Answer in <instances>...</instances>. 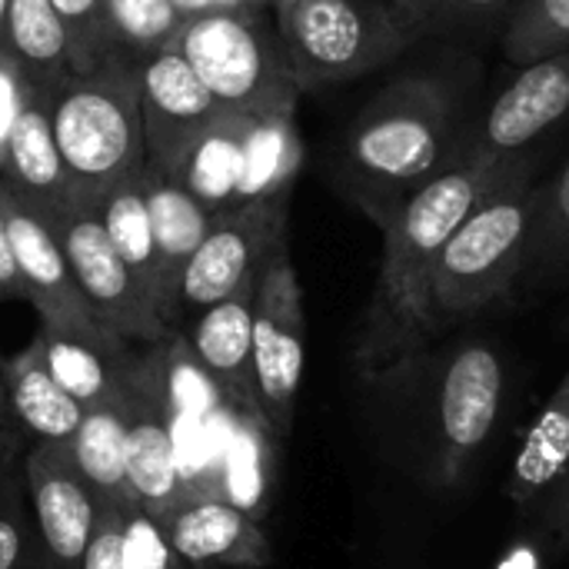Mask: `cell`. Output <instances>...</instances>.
Masks as SVG:
<instances>
[{"label":"cell","instance_id":"9c48e42d","mask_svg":"<svg viewBox=\"0 0 569 569\" xmlns=\"http://www.w3.org/2000/svg\"><path fill=\"white\" fill-rule=\"evenodd\" d=\"M290 193L240 203L217 217L177 283V330L187 317L233 297L260 280L267 257L287 240Z\"/></svg>","mask_w":569,"mask_h":569},{"label":"cell","instance_id":"6da1fadb","mask_svg":"<svg viewBox=\"0 0 569 569\" xmlns=\"http://www.w3.org/2000/svg\"><path fill=\"white\" fill-rule=\"evenodd\" d=\"M357 383L390 467L427 497H453L507 413L510 367L490 337L457 330Z\"/></svg>","mask_w":569,"mask_h":569},{"label":"cell","instance_id":"836d02e7","mask_svg":"<svg viewBox=\"0 0 569 569\" xmlns=\"http://www.w3.org/2000/svg\"><path fill=\"white\" fill-rule=\"evenodd\" d=\"M57 10L67 43H70V70H90L110 53H117V40L107 17V0H50Z\"/></svg>","mask_w":569,"mask_h":569},{"label":"cell","instance_id":"d590c367","mask_svg":"<svg viewBox=\"0 0 569 569\" xmlns=\"http://www.w3.org/2000/svg\"><path fill=\"white\" fill-rule=\"evenodd\" d=\"M123 503L127 500H100L97 523L87 547L83 569H127L123 560Z\"/></svg>","mask_w":569,"mask_h":569},{"label":"cell","instance_id":"484cf974","mask_svg":"<svg viewBox=\"0 0 569 569\" xmlns=\"http://www.w3.org/2000/svg\"><path fill=\"white\" fill-rule=\"evenodd\" d=\"M127 423H130V373L117 393L83 410V423L70 443L73 460L97 500H133L127 483Z\"/></svg>","mask_w":569,"mask_h":569},{"label":"cell","instance_id":"ac0fdd59","mask_svg":"<svg viewBox=\"0 0 569 569\" xmlns=\"http://www.w3.org/2000/svg\"><path fill=\"white\" fill-rule=\"evenodd\" d=\"M253 293L257 283L190 317L187 347L217 393L237 407H260L253 380Z\"/></svg>","mask_w":569,"mask_h":569},{"label":"cell","instance_id":"4316f807","mask_svg":"<svg viewBox=\"0 0 569 569\" xmlns=\"http://www.w3.org/2000/svg\"><path fill=\"white\" fill-rule=\"evenodd\" d=\"M569 283V157L550 177L537 180V210L530 223V247L520 293H543Z\"/></svg>","mask_w":569,"mask_h":569},{"label":"cell","instance_id":"83f0119b","mask_svg":"<svg viewBox=\"0 0 569 569\" xmlns=\"http://www.w3.org/2000/svg\"><path fill=\"white\" fill-rule=\"evenodd\" d=\"M303 147L297 137L293 113L253 117L243 150V177L237 187V207L290 193L293 177L300 170Z\"/></svg>","mask_w":569,"mask_h":569},{"label":"cell","instance_id":"ab89813d","mask_svg":"<svg viewBox=\"0 0 569 569\" xmlns=\"http://www.w3.org/2000/svg\"><path fill=\"white\" fill-rule=\"evenodd\" d=\"M553 553L547 550V543L537 533H527L523 540L510 543V550L500 557V563L493 569H550Z\"/></svg>","mask_w":569,"mask_h":569},{"label":"cell","instance_id":"8d00e7d4","mask_svg":"<svg viewBox=\"0 0 569 569\" xmlns=\"http://www.w3.org/2000/svg\"><path fill=\"white\" fill-rule=\"evenodd\" d=\"M30 97H33V83H30L27 70L0 43V173H3V160H7L10 130H13V123H17V117H20V110L27 107Z\"/></svg>","mask_w":569,"mask_h":569},{"label":"cell","instance_id":"f1b7e54d","mask_svg":"<svg viewBox=\"0 0 569 569\" xmlns=\"http://www.w3.org/2000/svg\"><path fill=\"white\" fill-rule=\"evenodd\" d=\"M0 43L20 60L33 87L57 83L70 73L67 30L50 0H10Z\"/></svg>","mask_w":569,"mask_h":569},{"label":"cell","instance_id":"30bf717a","mask_svg":"<svg viewBox=\"0 0 569 569\" xmlns=\"http://www.w3.org/2000/svg\"><path fill=\"white\" fill-rule=\"evenodd\" d=\"M47 227L57 237L80 293L107 330H113L127 343H160L173 333L130 273V267L113 250L97 207L70 203L53 220H47Z\"/></svg>","mask_w":569,"mask_h":569},{"label":"cell","instance_id":"52a82bcc","mask_svg":"<svg viewBox=\"0 0 569 569\" xmlns=\"http://www.w3.org/2000/svg\"><path fill=\"white\" fill-rule=\"evenodd\" d=\"M273 27L300 93L360 80L417 47L390 0H277Z\"/></svg>","mask_w":569,"mask_h":569},{"label":"cell","instance_id":"5b68a950","mask_svg":"<svg viewBox=\"0 0 569 569\" xmlns=\"http://www.w3.org/2000/svg\"><path fill=\"white\" fill-rule=\"evenodd\" d=\"M50 127L77 203L97 207L107 190L147 167L140 83L133 57L117 50L50 87Z\"/></svg>","mask_w":569,"mask_h":569},{"label":"cell","instance_id":"8fae6325","mask_svg":"<svg viewBox=\"0 0 569 569\" xmlns=\"http://www.w3.org/2000/svg\"><path fill=\"white\" fill-rule=\"evenodd\" d=\"M569 120V50L517 63L510 83L480 107L470 150L493 170L533 163V147Z\"/></svg>","mask_w":569,"mask_h":569},{"label":"cell","instance_id":"4fadbf2b","mask_svg":"<svg viewBox=\"0 0 569 569\" xmlns=\"http://www.w3.org/2000/svg\"><path fill=\"white\" fill-rule=\"evenodd\" d=\"M0 213L7 220V233H10L13 257L23 277L27 303L37 310L40 327L53 333L83 337V340H123L113 330H107L90 310L50 227L3 183H0Z\"/></svg>","mask_w":569,"mask_h":569},{"label":"cell","instance_id":"1f68e13d","mask_svg":"<svg viewBox=\"0 0 569 569\" xmlns=\"http://www.w3.org/2000/svg\"><path fill=\"white\" fill-rule=\"evenodd\" d=\"M569 50V0H520L503 27V53L510 63H527Z\"/></svg>","mask_w":569,"mask_h":569},{"label":"cell","instance_id":"44dd1931","mask_svg":"<svg viewBox=\"0 0 569 569\" xmlns=\"http://www.w3.org/2000/svg\"><path fill=\"white\" fill-rule=\"evenodd\" d=\"M253 117L220 110L197 140L183 150L177 167L167 173L187 187L210 213H227L237 207V187L243 177V150Z\"/></svg>","mask_w":569,"mask_h":569},{"label":"cell","instance_id":"2e32d148","mask_svg":"<svg viewBox=\"0 0 569 569\" xmlns=\"http://www.w3.org/2000/svg\"><path fill=\"white\" fill-rule=\"evenodd\" d=\"M163 527L173 569H263L273 563L263 523L227 500H190Z\"/></svg>","mask_w":569,"mask_h":569},{"label":"cell","instance_id":"e575fe53","mask_svg":"<svg viewBox=\"0 0 569 569\" xmlns=\"http://www.w3.org/2000/svg\"><path fill=\"white\" fill-rule=\"evenodd\" d=\"M123 560L127 569H173L167 527L133 500L123 503Z\"/></svg>","mask_w":569,"mask_h":569},{"label":"cell","instance_id":"60d3db41","mask_svg":"<svg viewBox=\"0 0 569 569\" xmlns=\"http://www.w3.org/2000/svg\"><path fill=\"white\" fill-rule=\"evenodd\" d=\"M10 300H27V290H23V277H20L17 257H13L7 220L0 213V303H10Z\"/></svg>","mask_w":569,"mask_h":569},{"label":"cell","instance_id":"9a60e30c","mask_svg":"<svg viewBox=\"0 0 569 569\" xmlns=\"http://www.w3.org/2000/svg\"><path fill=\"white\" fill-rule=\"evenodd\" d=\"M23 477L53 569H83L100 500L80 473L70 443H33Z\"/></svg>","mask_w":569,"mask_h":569},{"label":"cell","instance_id":"3957f363","mask_svg":"<svg viewBox=\"0 0 569 569\" xmlns=\"http://www.w3.org/2000/svg\"><path fill=\"white\" fill-rule=\"evenodd\" d=\"M497 177L500 170H493L470 150L460 163H453L433 183L417 190L380 227V270L350 350L357 377H370L423 347L427 287L437 257L453 227L497 183Z\"/></svg>","mask_w":569,"mask_h":569},{"label":"cell","instance_id":"d6986e66","mask_svg":"<svg viewBox=\"0 0 569 569\" xmlns=\"http://www.w3.org/2000/svg\"><path fill=\"white\" fill-rule=\"evenodd\" d=\"M50 87L53 83L33 87V97L27 100L10 130L7 160L0 173V183L13 197H20L43 223L77 203L50 127Z\"/></svg>","mask_w":569,"mask_h":569},{"label":"cell","instance_id":"603a6c76","mask_svg":"<svg viewBox=\"0 0 569 569\" xmlns=\"http://www.w3.org/2000/svg\"><path fill=\"white\" fill-rule=\"evenodd\" d=\"M140 190L147 200L153 240H157L160 263H163V280H167V290L173 300V327H177L180 273L190 263V257L197 253V247L203 243V237L210 233V227L217 223V213H210L187 187H180L173 177H167L157 167H143Z\"/></svg>","mask_w":569,"mask_h":569},{"label":"cell","instance_id":"cb8c5ba5","mask_svg":"<svg viewBox=\"0 0 569 569\" xmlns=\"http://www.w3.org/2000/svg\"><path fill=\"white\" fill-rule=\"evenodd\" d=\"M97 210H100V220H103V230H107L113 250L130 267V273L143 287V293L150 297L157 313L167 320V327L177 330L173 327V300H170L167 280H163V263H160V250L153 240L140 177H130V180L117 183L113 190H107L100 197Z\"/></svg>","mask_w":569,"mask_h":569},{"label":"cell","instance_id":"74e56055","mask_svg":"<svg viewBox=\"0 0 569 569\" xmlns=\"http://www.w3.org/2000/svg\"><path fill=\"white\" fill-rule=\"evenodd\" d=\"M530 520H533V533L547 543L553 560L569 553V467Z\"/></svg>","mask_w":569,"mask_h":569},{"label":"cell","instance_id":"d6a6232c","mask_svg":"<svg viewBox=\"0 0 569 569\" xmlns=\"http://www.w3.org/2000/svg\"><path fill=\"white\" fill-rule=\"evenodd\" d=\"M0 569H53L33 507L27 510L7 470H0Z\"/></svg>","mask_w":569,"mask_h":569},{"label":"cell","instance_id":"d4e9b609","mask_svg":"<svg viewBox=\"0 0 569 569\" xmlns=\"http://www.w3.org/2000/svg\"><path fill=\"white\" fill-rule=\"evenodd\" d=\"M37 343L57 383L87 410L117 393L130 373L137 343L127 340H83L70 333L37 330Z\"/></svg>","mask_w":569,"mask_h":569},{"label":"cell","instance_id":"277c9868","mask_svg":"<svg viewBox=\"0 0 569 569\" xmlns=\"http://www.w3.org/2000/svg\"><path fill=\"white\" fill-rule=\"evenodd\" d=\"M533 210V163H523L500 173L497 183L463 213L430 273L423 347L463 330L487 310L517 297Z\"/></svg>","mask_w":569,"mask_h":569},{"label":"cell","instance_id":"4dcf8cb0","mask_svg":"<svg viewBox=\"0 0 569 569\" xmlns=\"http://www.w3.org/2000/svg\"><path fill=\"white\" fill-rule=\"evenodd\" d=\"M187 13L190 10L180 7L177 0H107L117 50L130 57L173 43Z\"/></svg>","mask_w":569,"mask_h":569},{"label":"cell","instance_id":"7a4b0ae2","mask_svg":"<svg viewBox=\"0 0 569 569\" xmlns=\"http://www.w3.org/2000/svg\"><path fill=\"white\" fill-rule=\"evenodd\" d=\"M477 113L473 70L400 73L343 127L333 157L337 190L383 227L417 190L470 153Z\"/></svg>","mask_w":569,"mask_h":569},{"label":"cell","instance_id":"7c38bea8","mask_svg":"<svg viewBox=\"0 0 569 569\" xmlns=\"http://www.w3.org/2000/svg\"><path fill=\"white\" fill-rule=\"evenodd\" d=\"M127 483L133 503L160 523H167L183 507L167 390V337L160 343H137L130 363Z\"/></svg>","mask_w":569,"mask_h":569},{"label":"cell","instance_id":"8992f818","mask_svg":"<svg viewBox=\"0 0 569 569\" xmlns=\"http://www.w3.org/2000/svg\"><path fill=\"white\" fill-rule=\"evenodd\" d=\"M173 47L197 70L220 110L240 117L293 113L300 87L287 63L277 27L250 3H213L190 10Z\"/></svg>","mask_w":569,"mask_h":569},{"label":"cell","instance_id":"e0dca14e","mask_svg":"<svg viewBox=\"0 0 569 569\" xmlns=\"http://www.w3.org/2000/svg\"><path fill=\"white\" fill-rule=\"evenodd\" d=\"M217 427L223 437V453L220 467H213L210 477V497L227 500L257 523H263L273 503L277 453L283 440L267 423L260 407H237L223 400Z\"/></svg>","mask_w":569,"mask_h":569},{"label":"cell","instance_id":"ffe728a7","mask_svg":"<svg viewBox=\"0 0 569 569\" xmlns=\"http://www.w3.org/2000/svg\"><path fill=\"white\" fill-rule=\"evenodd\" d=\"M569 467V370L563 380L557 383V390L550 393L547 407L537 413V420L530 423L503 493L510 500V507L517 510V517H533L537 507L547 500V493L557 487V480L567 473Z\"/></svg>","mask_w":569,"mask_h":569},{"label":"cell","instance_id":"f546056e","mask_svg":"<svg viewBox=\"0 0 569 569\" xmlns=\"http://www.w3.org/2000/svg\"><path fill=\"white\" fill-rule=\"evenodd\" d=\"M413 43L430 37H473L507 27L520 0H390Z\"/></svg>","mask_w":569,"mask_h":569},{"label":"cell","instance_id":"5bb4252c","mask_svg":"<svg viewBox=\"0 0 569 569\" xmlns=\"http://www.w3.org/2000/svg\"><path fill=\"white\" fill-rule=\"evenodd\" d=\"M133 67L140 83L147 167L170 173L197 133L220 113V103L173 43L133 57Z\"/></svg>","mask_w":569,"mask_h":569},{"label":"cell","instance_id":"b9f144b4","mask_svg":"<svg viewBox=\"0 0 569 569\" xmlns=\"http://www.w3.org/2000/svg\"><path fill=\"white\" fill-rule=\"evenodd\" d=\"M7 7H10V0H0V40H3V20H7Z\"/></svg>","mask_w":569,"mask_h":569},{"label":"cell","instance_id":"f35d334b","mask_svg":"<svg viewBox=\"0 0 569 569\" xmlns=\"http://www.w3.org/2000/svg\"><path fill=\"white\" fill-rule=\"evenodd\" d=\"M23 440L27 433L20 430L13 410H10V397H7V380H3V360H0V470L17 467V460L23 457Z\"/></svg>","mask_w":569,"mask_h":569},{"label":"cell","instance_id":"ba28073f","mask_svg":"<svg viewBox=\"0 0 569 569\" xmlns=\"http://www.w3.org/2000/svg\"><path fill=\"white\" fill-rule=\"evenodd\" d=\"M307 313L303 290L290 257V243H277L267 257L253 293V380L267 423L280 440H290L297 397L303 380Z\"/></svg>","mask_w":569,"mask_h":569},{"label":"cell","instance_id":"7402d4cb","mask_svg":"<svg viewBox=\"0 0 569 569\" xmlns=\"http://www.w3.org/2000/svg\"><path fill=\"white\" fill-rule=\"evenodd\" d=\"M3 380L10 410L33 443H73L83 423V407L57 383L37 337L27 350L3 360Z\"/></svg>","mask_w":569,"mask_h":569}]
</instances>
